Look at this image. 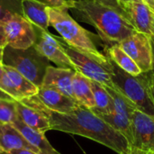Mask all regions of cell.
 <instances>
[{
    "instance_id": "obj_26",
    "label": "cell",
    "mask_w": 154,
    "mask_h": 154,
    "mask_svg": "<svg viewBox=\"0 0 154 154\" xmlns=\"http://www.w3.org/2000/svg\"><path fill=\"white\" fill-rule=\"evenodd\" d=\"M49 7L53 8H59V9H64L69 10L72 7V1L71 0H38Z\"/></svg>"
},
{
    "instance_id": "obj_15",
    "label": "cell",
    "mask_w": 154,
    "mask_h": 154,
    "mask_svg": "<svg viewBox=\"0 0 154 154\" xmlns=\"http://www.w3.org/2000/svg\"><path fill=\"white\" fill-rule=\"evenodd\" d=\"M22 15L32 25L48 31L50 19L45 4L38 0H21Z\"/></svg>"
},
{
    "instance_id": "obj_25",
    "label": "cell",
    "mask_w": 154,
    "mask_h": 154,
    "mask_svg": "<svg viewBox=\"0 0 154 154\" xmlns=\"http://www.w3.org/2000/svg\"><path fill=\"white\" fill-rule=\"evenodd\" d=\"M14 14H22L21 0H0V22L5 23Z\"/></svg>"
},
{
    "instance_id": "obj_19",
    "label": "cell",
    "mask_w": 154,
    "mask_h": 154,
    "mask_svg": "<svg viewBox=\"0 0 154 154\" xmlns=\"http://www.w3.org/2000/svg\"><path fill=\"white\" fill-rule=\"evenodd\" d=\"M72 92L74 99L87 108L93 109L96 106L90 79L76 71L72 79Z\"/></svg>"
},
{
    "instance_id": "obj_7",
    "label": "cell",
    "mask_w": 154,
    "mask_h": 154,
    "mask_svg": "<svg viewBox=\"0 0 154 154\" xmlns=\"http://www.w3.org/2000/svg\"><path fill=\"white\" fill-rule=\"evenodd\" d=\"M118 44L132 58L143 73L152 71V46L150 36L135 32Z\"/></svg>"
},
{
    "instance_id": "obj_23",
    "label": "cell",
    "mask_w": 154,
    "mask_h": 154,
    "mask_svg": "<svg viewBox=\"0 0 154 154\" xmlns=\"http://www.w3.org/2000/svg\"><path fill=\"white\" fill-rule=\"evenodd\" d=\"M106 88L113 100L114 111L131 119L133 113L137 110L135 106L115 87H106Z\"/></svg>"
},
{
    "instance_id": "obj_9",
    "label": "cell",
    "mask_w": 154,
    "mask_h": 154,
    "mask_svg": "<svg viewBox=\"0 0 154 154\" xmlns=\"http://www.w3.org/2000/svg\"><path fill=\"white\" fill-rule=\"evenodd\" d=\"M4 73L0 79V91L15 101L32 97L37 94L39 88L24 78L14 69L3 65Z\"/></svg>"
},
{
    "instance_id": "obj_14",
    "label": "cell",
    "mask_w": 154,
    "mask_h": 154,
    "mask_svg": "<svg viewBox=\"0 0 154 154\" xmlns=\"http://www.w3.org/2000/svg\"><path fill=\"white\" fill-rule=\"evenodd\" d=\"M35 97L45 107L60 114H70L79 105L75 99L51 88H39Z\"/></svg>"
},
{
    "instance_id": "obj_8",
    "label": "cell",
    "mask_w": 154,
    "mask_h": 154,
    "mask_svg": "<svg viewBox=\"0 0 154 154\" xmlns=\"http://www.w3.org/2000/svg\"><path fill=\"white\" fill-rule=\"evenodd\" d=\"M7 45L18 50H25L33 46L36 34L34 26L22 14H14L11 19L4 23Z\"/></svg>"
},
{
    "instance_id": "obj_37",
    "label": "cell",
    "mask_w": 154,
    "mask_h": 154,
    "mask_svg": "<svg viewBox=\"0 0 154 154\" xmlns=\"http://www.w3.org/2000/svg\"><path fill=\"white\" fill-rule=\"evenodd\" d=\"M0 154H3V151L1 150V148H0Z\"/></svg>"
},
{
    "instance_id": "obj_10",
    "label": "cell",
    "mask_w": 154,
    "mask_h": 154,
    "mask_svg": "<svg viewBox=\"0 0 154 154\" xmlns=\"http://www.w3.org/2000/svg\"><path fill=\"white\" fill-rule=\"evenodd\" d=\"M34 30L36 40L33 47L36 51L50 62L56 64L59 68L74 69L72 62L60 46V42L57 41L56 36L49 32V31L42 30L36 26H34Z\"/></svg>"
},
{
    "instance_id": "obj_3",
    "label": "cell",
    "mask_w": 154,
    "mask_h": 154,
    "mask_svg": "<svg viewBox=\"0 0 154 154\" xmlns=\"http://www.w3.org/2000/svg\"><path fill=\"white\" fill-rule=\"evenodd\" d=\"M51 25L60 34V38L73 49L83 52L97 61L109 64L110 60L100 52L94 42L95 34L79 25L68 13V10L47 7Z\"/></svg>"
},
{
    "instance_id": "obj_32",
    "label": "cell",
    "mask_w": 154,
    "mask_h": 154,
    "mask_svg": "<svg viewBox=\"0 0 154 154\" xmlns=\"http://www.w3.org/2000/svg\"><path fill=\"white\" fill-rule=\"evenodd\" d=\"M151 90H152V99L154 102V74L151 71Z\"/></svg>"
},
{
    "instance_id": "obj_5",
    "label": "cell",
    "mask_w": 154,
    "mask_h": 154,
    "mask_svg": "<svg viewBox=\"0 0 154 154\" xmlns=\"http://www.w3.org/2000/svg\"><path fill=\"white\" fill-rule=\"evenodd\" d=\"M3 65L14 69L36 87L41 88L50 61L33 46L18 50L7 45L3 51Z\"/></svg>"
},
{
    "instance_id": "obj_18",
    "label": "cell",
    "mask_w": 154,
    "mask_h": 154,
    "mask_svg": "<svg viewBox=\"0 0 154 154\" xmlns=\"http://www.w3.org/2000/svg\"><path fill=\"white\" fill-rule=\"evenodd\" d=\"M16 112L18 118L28 127L43 134L51 130L48 118L40 111L16 101Z\"/></svg>"
},
{
    "instance_id": "obj_33",
    "label": "cell",
    "mask_w": 154,
    "mask_h": 154,
    "mask_svg": "<svg viewBox=\"0 0 154 154\" xmlns=\"http://www.w3.org/2000/svg\"><path fill=\"white\" fill-rule=\"evenodd\" d=\"M152 73L154 74V38H152Z\"/></svg>"
},
{
    "instance_id": "obj_6",
    "label": "cell",
    "mask_w": 154,
    "mask_h": 154,
    "mask_svg": "<svg viewBox=\"0 0 154 154\" xmlns=\"http://www.w3.org/2000/svg\"><path fill=\"white\" fill-rule=\"evenodd\" d=\"M57 41L69 58L74 66V69L88 78V79L97 82L104 87H114L112 82V64H104L90 56L80 52L69 46L60 37L56 36Z\"/></svg>"
},
{
    "instance_id": "obj_22",
    "label": "cell",
    "mask_w": 154,
    "mask_h": 154,
    "mask_svg": "<svg viewBox=\"0 0 154 154\" xmlns=\"http://www.w3.org/2000/svg\"><path fill=\"white\" fill-rule=\"evenodd\" d=\"M91 89L93 92L94 99H95V107L91 109L94 113H103L107 114L114 111V104L113 100L107 92L106 87L103 85L90 80Z\"/></svg>"
},
{
    "instance_id": "obj_13",
    "label": "cell",
    "mask_w": 154,
    "mask_h": 154,
    "mask_svg": "<svg viewBox=\"0 0 154 154\" xmlns=\"http://www.w3.org/2000/svg\"><path fill=\"white\" fill-rule=\"evenodd\" d=\"M76 73L75 69L48 66L41 88L57 90L74 99L72 92V79Z\"/></svg>"
},
{
    "instance_id": "obj_34",
    "label": "cell",
    "mask_w": 154,
    "mask_h": 154,
    "mask_svg": "<svg viewBox=\"0 0 154 154\" xmlns=\"http://www.w3.org/2000/svg\"><path fill=\"white\" fill-rule=\"evenodd\" d=\"M145 4H147L154 11V0H143Z\"/></svg>"
},
{
    "instance_id": "obj_4",
    "label": "cell",
    "mask_w": 154,
    "mask_h": 154,
    "mask_svg": "<svg viewBox=\"0 0 154 154\" xmlns=\"http://www.w3.org/2000/svg\"><path fill=\"white\" fill-rule=\"evenodd\" d=\"M111 64L114 87L125 95L135 106L138 111L154 116V102L151 90V72L133 76L121 69L113 61H111Z\"/></svg>"
},
{
    "instance_id": "obj_28",
    "label": "cell",
    "mask_w": 154,
    "mask_h": 154,
    "mask_svg": "<svg viewBox=\"0 0 154 154\" xmlns=\"http://www.w3.org/2000/svg\"><path fill=\"white\" fill-rule=\"evenodd\" d=\"M6 46H7V42H6V36H5L4 23L0 22V49L4 50Z\"/></svg>"
},
{
    "instance_id": "obj_2",
    "label": "cell",
    "mask_w": 154,
    "mask_h": 154,
    "mask_svg": "<svg viewBox=\"0 0 154 154\" xmlns=\"http://www.w3.org/2000/svg\"><path fill=\"white\" fill-rule=\"evenodd\" d=\"M72 1L73 10L81 21L92 25L106 43L118 44L136 31L126 14L100 3Z\"/></svg>"
},
{
    "instance_id": "obj_38",
    "label": "cell",
    "mask_w": 154,
    "mask_h": 154,
    "mask_svg": "<svg viewBox=\"0 0 154 154\" xmlns=\"http://www.w3.org/2000/svg\"><path fill=\"white\" fill-rule=\"evenodd\" d=\"M0 92H1V91H0Z\"/></svg>"
},
{
    "instance_id": "obj_1",
    "label": "cell",
    "mask_w": 154,
    "mask_h": 154,
    "mask_svg": "<svg viewBox=\"0 0 154 154\" xmlns=\"http://www.w3.org/2000/svg\"><path fill=\"white\" fill-rule=\"evenodd\" d=\"M19 102L44 115L50 122L51 130L86 137L117 154H127L131 149L129 142L123 134L111 127L91 109L83 106L79 105L70 114H60L45 107L35 95Z\"/></svg>"
},
{
    "instance_id": "obj_16",
    "label": "cell",
    "mask_w": 154,
    "mask_h": 154,
    "mask_svg": "<svg viewBox=\"0 0 154 154\" xmlns=\"http://www.w3.org/2000/svg\"><path fill=\"white\" fill-rule=\"evenodd\" d=\"M0 148L3 151V153L14 149L23 148L32 151L37 154H41L11 124L0 125Z\"/></svg>"
},
{
    "instance_id": "obj_11",
    "label": "cell",
    "mask_w": 154,
    "mask_h": 154,
    "mask_svg": "<svg viewBox=\"0 0 154 154\" xmlns=\"http://www.w3.org/2000/svg\"><path fill=\"white\" fill-rule=\"evenodd\" d=\"M131 121L133 131L131 147L154 154V116L135 110Z\"/></svg>"
},
{
    "instance_id": "obj_30",
    "label": "cell",
    "mask_w": 154,
    "mask_h": 154,
    "mask_svg": "<svg viewBox=\"0 0 154 154\" xmlns=\"http://www.w3.org/2000/svg\"><path fill=\"white\" fill-rule=\"evenodd\" d=\"M117 2L119 3V5L122 6V8L124 9L125 5H126L127 4L129 3H132V2H143V0H117Z\"/></svg>"
},
{
    "instance_id": "obj_35",
    "label": "cell",
    "mask_w": 154,
    "mask_h": 154,
    "mask_svg": "<svg viewBox=\"0 0 154 154\" xmlns=\"http://www.w3.org/2000/svg\"><path fill=\"white\" fill-rule=\"evenodd\" d=\"M3 73H4V67H3V64H0V79L3 76Z\"/></svg>"
},
{
    "instance_id": "obj_31",
    "label": "cell",
    "mask_w": 154,
    "mask_h": 154,
    "mask_svg": "<svg viewBox=\"0 0 154 154\" xmlns=\"http://www.w3.org/2000/svg\"><path fill=\"white\" fill-rule=\"evenodd\" d=\"M127 154H150V153H147V152H142V151H140V150H137V149H135V148L131 147V149H130L129 152H128Z\"/></svg>"
},
{
    "instance_id": "obj_17",
    "label": "cell",
    "mask_w": 154,
    "mask_h": 154,
    "mask_svg": "<svg viewBox=\"0 0 154 154\" xmlns=\"http://www.w3.org/2000/svg\"><path fill=\"white\" fill-rule=\"evenodd\" d=\"M11 125L14 128H16L20 132V134L26 139V141L32 146L36 148L41 154H60L51 146L43 133L28 127L18 117Z\"/></svg>"
},
{
    "instance_id": "obj_27",
    "label": "cell",
    "mask_w": 154,
    "mask_h": 154,
    "mask_svg": "<svg viewBox=\"0 0 154 154\" xmlns=\"http://www.w3.org/2000/svg\"><path fill=\"white\" fill-rule=\"evenodd\" d=\"M73 1H77V0H73ZM88 1H93V2H97V3H100V4H103V5H108L125 14H126V13L125 12V10L122 8V6L119 5V3L117 2V0H88ZM127 15V14H126ZM128 17V16H127Z\"/></svg>"
},
{
    "instance_id": "obj_29",
    "label": "cell",
    "mask_w": 154,
    "mask_h": 154,
    "mask_svg": "<svg viewBox=\"0 0 154 154\" xmlns=\"http://www.w3.org/2000/svg\"><path fill=\"white\" fill-rule=\"evenodd\" d=\"M4 154H37L36 152L30 151L28 149H14L11 151H8L6 152H4Z\"/></svg>"
},
{
    "instance_id": "obj_12",
    "label": "cell",
    "mask_w": 154,
    "mask_h": 154,
    "mask_svg": "<svg viewBox=\"0 0 154 154\" xmlns=\"http://www.w3.org/2000/svg\"><path fill=\"white\" fill-rule=\"evenodd\" d=\"M131 23L136 32L154 38V11L144 2H132L125 5Z\"/></svg>"
},
{
    "instance_id": "obj_21",
    "label": "cell",
    "mask_w": 154,
    "mask_h": 154,
    "mask_svg": "<svg viewBox=\"0 0 154 154\" xmlns=\"http://www.w3.org/2000/svg\"><path fill=\"white\" fill-rule=\"evenodd\" d=\"M95 114H97L100 118H102L115 130H116L121 134H123L131 145L133 141V131H132V121L130 118L122 116L120 114H117L115 111L107 114H103V113H95Z\"/></svg>"
},
{
    "instance_id": "obj_24",
    "label": "cell",
    "mask_w": 154,
    "mask_h": 154,
    "mask_svg": "<svg viewBox=\"0 0 154 154\" xmlns=\"http://www.w3.org/2000/svg\"><path fill=\"white\" fill-rule=\"evenodd\" d=\"M16 101L0 97V125L12 124L17 119Z\"/></svg>"
},
{
    "instance_id": "obj_20",
    "label": "cell",
    "mask_w": 154,
    "mask_h": 154,
    "mask_svg": "<svg viewBox=\"0 0 154 154\" xmlns=\"http://www.w3.org/2000/svg\"><path fill=\"white\" fill-rule=\"evenodd\" d=\"M106 52H107L106 57L126 73L133 76H138L143 73L142 70L139 69V67L136 65V63L119 46V44L111 45L107 49Z\"/></svg>"
},
{
    "instance_id": "obj_36",
    "label": "cell",
    "mask_w": 154,
    "mask_h": 154,
    "mask_svg": "<svg viewBox=\"0 0 154 154\" xmlns=\"http://www.w3.org/2000/svg\"><path fill=\"white\" fill-rule=\"evenodd\" d=\"M3 51L0 49V64H3Z\"/></svg>"
}]
</instances>
